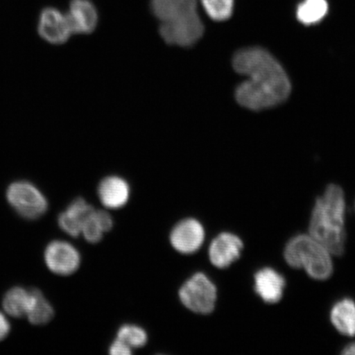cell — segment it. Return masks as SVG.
<instances>
[{
    "instance_id": "1",
    "label": "cell",
    "mask_w": 355,
    "mask_h": 355,
    "mask_svg": "<svg viewBox=\"0 0 355 355\" xmlns=\"http://www.w3.org/2000/svg\"><path fill=\"white\" fill-rule=\"evenodd\" d=\"M233 67L248 78L235 92L238 103L251 110L282 104L291 94L286 71L269 52L259 47L243 49L233 58Z\"/></svg>"
},
{
    "instance_id": "2",
    "label": "cell",
    "mask_w": 355,
    "mask_h": 355,
    "mask_svg": "<svg viewBox=\"0 0 355 355\" xmlns=\"http://www.w3.org/2000/svg\"><path fill=\"white\" fill-rule=\"evenodd\" d=\"M345 213L343 189L336 184L328 185L325 193L315 202L309 234L332 255L341 256L345 251Z\"/></svg>"
},
{
    "instance_id": "3",
    "label": "cell",
    "mask_w": 355,
    "mask_h": 355,
    "mask_svg": "<svg viewBox=\"0 0 355 355\" xmlns=\"http://www.w3.org/2000/svg\"><path fill=\"white\" fill-rule=\"evenodd\" d=\"M284 257L291 268H303L315 279L324 281L331 276L330 252L310 234H299L292 238L286 244Z\"/></svg>"
},
{
    "instance_id": "4",
    "label": "cell",
    "mask_w": 355,
    "mask_h": 355,
    "mask_svg": "<svg viewBox=\"0 0 355 355\" xmlns=\"http://www.w3.org/2000/svg\"><path fill=\"white\" fill-rule=\"evenodd\" d=\"M7 199L17 214L26 220H37L48 209L42 191L28 181L13 182L7 189Z\"/></svg>"
},
{
    "instance_id": "5",
    "label": "cell",
    "mask_w": 355,
    "mask_h": 355,
    "mask_svg": "<svg viewBox=\"0 0 355 355\" xmlns=\"http://www.w3.org/2000/svg\"><path fill=\"white\" fill-rule=\"evenodd\" d=\"M180 299L193 313L209 314L215 309L217 288L205 274L198 272L182 286Z\"/></svg>"
},
{
    "instance_id": "6",
    "label": "cell",
    "mask_w": 355,
    "mask_h": 355,
    "mask_svg": "<svg viewBox=\"0 0 355 355\" xmlns=\"http://www.w3.org/2000/svg\"><path fill=\"white\" fill-rule=\"evenodd\" d=\"M204 30L201 17L195 12L179 19L161 22L159 33L168 44L191 47L202 37Z\"/></svg>"
},
{
    "instance_id": "7",
    "label": "cell",
    "mask_w": 355,
    "mask_h": 355,
    "mask_svg": "<svg viewBox=\"0 0 355 355\" xmlns=\"http://www.w3.org/2000/svg\"><path fill=\"white\" fill-rule=\"evenodd\" d=\"M37 31L40 37L52 44H64L73 35L66 13L53 7L44 8L42 11Z\"/></svg>"
},
{
    "instance_id": "8",
    "label": "cell",
    "mask_w": 355,
    "mask_h": 355,
    "mask_svg": "<svg viewBox=\"0 0 355 355\" xmlns=\"http://www.w3.org/2000/svg\"><path fill=\"white\" fill-rule=\"evenodd\" d=\"M44 260L51 272L60 276H69L78 269L81 257L72 244L56 241L46 247Z\"/></svg>"
},
{
    "instance_id": "9",
    "label": "cell",
    "mask_w": 355,
    "mask_h": 355,
    "mask_svg": "<svg viewBox=\"0 0 355 355\" xmlns=\"http://www.w3.org/2000/svg\"><path fill=\"white\" fill-rule=\"evenodd\" d=\"M170 239L176 251L183 254H192L202 247L205 230L198 220L184 219L173 228Z\"/></svg>"
},
{
    "instance_id": "10",
    "label": "cell",
    "mask_w": 355,
    "mask_h": 355,
    "mask_svg": "<svg viewBox=\"0 0 355 355\" xmlns=\"http://www.w3.org/2000/svg\"><path fill=\"white\" fill-rule=\"evenodd\" d=\"M243 248L241 238L232 233L224 232L213 239L208 254L212 265L216 268H228L239 259Z\"/></svg>"
},
{
    "instance_id": "11",
    "label": "cell",
    "mask_w": 355,
    "mask_h": 355,
    "mask_svg": "<svg viewBox=\"0 0 355 355\" xmlns=\"http://www.w3.org/2000/svg\"><path fill=\"white\" fill-rule=\"evenodd\" d=\"M66 15L73 34L92 33L98 25V12L90 0H72Z\"/></svg>"
},
{
    "instance_id": "12",
    "label": "cell",
    "mask_w": 355,
    "mask_h": 355,
    "mask_svg": "<svg viewBox=\"0 0 355 355\" xmlns=\"http://www.w3.org/2000/svg\"><path fill=\"white\" fill-rule=\"evenodd\" d=\"M286 279L276 270L263 268L254 276V288L265 303L276 304L282 300Z\"/></svg>"
},
{
    "instance_id": "13",
    "label": "cell",
    "mask_w": 355,
    "mask_h": 355,
    "mask_svg": "<svg viewBox=\"0 0 355 355\" xmlns=\"http://www.w3.org/2000/svg\"><path fill=\"white\" fill-rule=\"evenodd\" d=\"M98 196L105 207L119 209L125 206L130 199V184L121 177H106L99 184Z\"/></svg>"
},
{
    "instance_id": "14",
    "label": "cell",
    "mask_w": 355,
    "mask_h": 355,
    "mask_svg": "<svg viewBox=\"0 0 355 355\" xmlns=\"http://www.w3.org/2000/svg\"><path fill=\"white\" fill-rule=\"evenodd\" d=\"M93 211L94 207L83 198H78L67 207L65 211L61 213L58 218V224L65 233L78 237L81 234L84 222Z\"/></svg>"
},
{
    "instance_id": "15",
    "label": "cell",
    "mask_w": 355,
    "mask_h": 355,
    "mask_svg": "<svg viewBox=\"0 0 355 355\" xmlns=\"http://www.w3.org/2000/svg\"><path fill=\"white\" fill-rule=\"evenodd\" d=\"M150 10L161 22L198 12V0H150Z\"/></svg>"
},
{
    "instance_id": "16",
    "label": "cell",
    "mask_w": 355,
    "mask_h": 355,
    "mask_svg": "<svg viewBox=\"0 0 355 355\" xmlns=\"http://www.w3.org/2000/svg\"><path fill=\"white\" fill-rule=\"evenodd\" d=\"M333 326L341 334L355 336V303L352 300L344 299L333 306L331 311Z\"/></svg>"
},
{
    "instance_id": "17",
    "label": "cell",
    "mask_w": 355,
    "mask_h": 355,
    "mask_svg": "<svg viewBox=\"0 0 355 355\" xmlns=\"http://www.w3.org/2000/svg\"><path fill=\"white\" fill-rule=\"evenodd\" d=\"M112 227L113 220L109 213L94 209L84 222L81 234L87 242L96 243L100 242L104 234L110 232Z\"/></svg>"
},
{
    "instance_id": "18",
    "label": "cell",
    "mask_w": 355,
    "mask_h": 355,
    "mask_svg": "<svg viewBox=\"0 0 355 355\" xmlns=\"http://www.w3.org/2000/svg\"><path fill=\"white\" fill-rule=\"evenodd\" d=\"M32 304V294L21 287L11 288L4 295L3 306L6 312L15 318L26 316Z\"/></svg>"
},
{
    "instance_id": "19",
    "label": "cell",
    "mask_w": 355,
    "mask_h": 355,
    "mask_svg": "<svg viewBox=\"0 0 355 355\" xmlns=\"http://www.w3.org/2000/svg\"><path fill=\"white\" fill-rule=\"evenodd\" d=\"M32 304L26 316L33 325H44L54 317V309L48 300L44 298L41 291L31 290Z\"/></svg>"
},
{
    "instance_id": "20",
    "label": "cell",
    "mask_w": 355,
    "mask_h": 355,
    "mask_svg": "<svg viewBox=\"0 0 355 355\" xmlns=\"http://www.w3.org/2000/svg\"><path fill=\"white\" fill-rule=\"evenodd\" d=\"M327 0H304L297 8V19L306 26L318 24L327 15Z\"/></svg>"
},
{
    "instance_id": "21",
    "label": "cell",
    "mask_w": 355,
    "mask_h": 355,
    "mask_svg": "<svg viewBox=\"0 0 355 355\" xmlns=\"http://www.w3.org/2000/svg\"><path fill=\"white\" fill-rule=\"evenodd\" d=\"M201 3L204 10L212 20L223 21L232 15L234 0H201Z\"/></svg>"
},
{
    "instance_id": "22",
    "label": "cell",
    "mask_w": 355,
    "mask_h": 355,
    "mask_svg": "<svg viewBox=\"0 0 355 355\" xmlns=\"http://www.w3.org/2000/svg\"><path fill=\"white\" fill-rule=\"evenodd\" d=\"M130 346L132 349L141 348L148 343V335L143 328L126 324L119 328L117 338Z\"/></svg>"
},
{
    "instance_id": "23",
    "label": "cell",
    "mask_w": 355,
    "mask_h": 355,
    "mask_svg": "<svg viewBox=\"0 0 355 355\" xmlns=\"http://www.w3.org/2000/svg\"><path fill=\"white\" fill-rule=\"evenodd\" d=\"M109 352L112 355H130L132 353V349L121 340L116 339L111 344Z\"/></svg>"
},
{
    "instance_id": "24",
    "label": "cell",
    "mask_w": 355,
    "mask_h": 355,
    "mask_svg": "<svg viewBox=\"0 0 355 355\" xmlns=\"http://www.w3.org/2000/svg\"><path fill=\"white\" fill-rule=\"evenodd\" d=\"M10 331V324L4 317V315L0 313V341L3 340Z\"/></svg>"
},
{
    "instance_id": "25",
    "label": "cell",
    "mask_w": 355,
    "mask_h": 355,
    "mask_svg": "<svg viewBox=\"0 0 355 355\" xmlns=\"http://www.w3.org/2000/svg\"><path fill=\"white\" fill-rule=\"evenodd\" d=\"M345 355H355V343L346 346L343 352Z\"/></svg>"
}]
</instances>
